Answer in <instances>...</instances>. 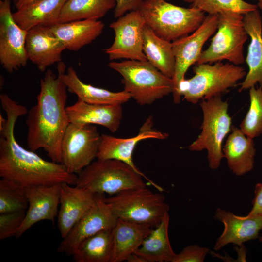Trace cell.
<instances>
[{
	"mask_svg": "<svg viewBox=\"0 0 262 262\" xmlns=\"http://www.w3.org/2000/svg\"><path fill=\"white\" fill-rule=\"evenodd\" d=\"M0 100L7 116L5 123L0 127V177L24 188L63 183L75 185L77 174L68 172L61 163L47 161L26 149L16 140V122L28 114L27 108L6 94L0 95Z\"/></svg>",
	"mask_w": 262,
	"mask_h": 262,
	"instance_id": "6da1fadb",
	"label": "cell"
},
{
	"mask_svg": "<svg viewBox=\"0 0 262 262\" xmlns=\"http://www.w3.org/2000/svg\"><path fill=\"white\" fill-rule=\"evenodd\" d=\"M37 102L28 112L27 145L35 151L42 148L53 162H61V144L70 123L66 113L67 88L49 69L40 81Z\"/></svg>",
	"mask_w": 262,
	"mask_h": 262,
	"instance_id": "7a4b0ae2",
	"label": "cell"
},
{
	"mask_svg": "<svg viewBox=\"0 0 262 262\" xmlns=\"http://www.w3.org/2000/svg\"><path fill=\"white\" fill-rule=\"evenodd\" d=\"M139 10L145 25L170 42L194 32L206 16L204 12L196 8L180 7L165 0H145Z\"/></svg>",
	"mask_w": 262,
	"mask_h": 262,
	"instance_id": "3957f363",
	"label": "cell"
},
{
	"mask_svg": "<svg viewBox=\"0 0 262 262\" xmlns=\"http://www.w3.org/2000/svg\"><path fill=\"white\" fill-rule=\"evenodd\" d=\"M108 66L121 75L124 90L139 105L151 104L173 92L172 78L147 61H113Z\"/></svg>",
	"mask_w": 262,
	"mask_h": 262,
	"instance_id": "277c9868",
	"label": "cell"
},
{
	"mask_svg": "<svg viewBox=\"0 0 262 262\" xmlns=\"http://www.w3.org/2000/svg\"><path fill=\"white\" fill-rule=\"evenodd\" d=\"M196 64L193 69L194 75L185 79L180 87L181 96L193 104L221 95L246 74L243 67L232 63Z\"/></svg>",
	"mask_w": 262,
	"mask_h": 262,
	"instance_id": "5b68a950",
	"label": "cell"
},
{
	"mask_svg": "<svg viewBox=\"0 0 262 262\" xmlns=\"http://www.w3.org/2000/svg\"><path fill=\"white\" fill-rule=\"evenodd\" d=\"M143 178L122 161L97 159L78 174L75 185L94 194L115 195L128 189L147 186Z\"/></svg>",
	"mask_w": 262,
	"mask_h": 262,
	"instance_id": "8992f818",
	"label": "cell"
},
{
	"mask_svg": "<svg viewBox=\"0 0 262 262\" xmlns=\"http://www.w3.org/2000/svg\"><path fill=\"white\" fill-rule=\"evenodd\" d=\"M105 200L118 219L152 228L156 227L169 210L164 196L147 186L122 191L105 197Z\"/></svg>",
	"mask_w": 262,
	"mask_h": 262,
	"instance_id": "52a82bcc",
	"label": "cell"
},
{
	"mask_svg": "<svg viewBox=\"0 0 262 262\" xmlns=\"http://www.w3.org/2000/svg\"><path fill=\"white\" fill-rule=\"evenodd\" d=\"M203 114L201 132L189 147L191 151L207 150L209 166L217 169L224 157L222 145L224 139L231 130V118L228 113V104L221 95L200 103Z\"/></svg>",
	"mask_w": 262,
	"mask_h": 262,
	"instance_id": "ba28073f",
	"label": "cell"
},
{
	"mask_svg": "<svg viewBox=\"0 0 262 262\" xmlns=\"http://www.w3.org/2000/svg\"><path fill=\"white\" fill-rule=\"evenodd\" d=\"M218 15L217 32L208 48L202 51L196 64L216 63L227 60L239 65L244 63V45L248 37L244 15L234 12Z\"/></svg>",
	"mask_w": 262,
	"mask_h": 262,
	"instance_id": "9c48e42d",
	"label": "cell"
},
{
	"mask_svg": "<svg viewBox=\"0 0 262 262\" xmlns=\"http://www.w3.org/2000/svg\"><path fill=\"white\" fill-rule=\"evenodd\" d=\"M101 135L91 124L70 123L61 144V162L68 172L78 174L97 158Z\"/></svg>",
	"mask_w": 262,
	"mask_h": 262,
	"instance_id": "30bf717a",
	"label": "cell"
},
{
	"mask_svg": "<svg viewBox=\"0 0 262 262\" xmlns=\"http://www.w3.org/2000/svg\"><path fill=\"white\" fill-rule=\"evenodd\" d=\"M218 15L208 14L201 25L187 36L172 42L175 58V69L172 77L173 101L175 104L180 102V87L185 80L188 69L196 64L207 40L217 30Z\"/></svg>",
	"mask_w": 262,
	"mask_h": 262,
	"instance_id": "8fae6325",
	"label": "cell"
},
{
	"mask_svg": "<svg viewBox=\"0 0 262 262\" xmlns=\"http://www.w3.org/2000/svg\"><path fill=\"white\" fill-rule=\"evenodd\" d=\"M145 23L139 9L129 12L110 24L115 33L112 45L104 50L110 60L124 59L147 61L143 51Z\"/></svg>",
	"mask_w": 262,
	"mask_h": 262,
	"instance_id": "7c38bea8",
	"label": "cell"
},
{
	"mask_svg": "<svg viewBox=\"0 0 262 262\" xmlns=\"http://www.w3.org/2000/svg\"><path fill=\"white\" fill-rule=\"evenodd\" d=\"M28 31L14 19L10 0L0 1V63L9 73L26 66L25 43Z\"/></svg>",
	"mask_w": 262,
	"mask_h": 262,
	"instance_id": "4fadbf2b",
	"label": "cell"
},
{
	"mask_svg": "<svg viewBox=\"0 0 262 262\" xmlns=\"http://www.w3.org/2000/svg\"><path fill=\"white\" fill-rule=\"evenodd\" d=\"M117 219L104 194H97L92 207L63 238L58 253L72 256L84 240L102 230L113 229Z\"/></svg>",
	"mask_w": 262,
	"mask_h": 262,
	"instance_id": "5bb4252c",
	"label": "cell"
},
{
	"mask_svg": "<svg viewBox=\"0 0 262 262\" xmlns=\"http://www.w3.org/2000/svg\"><path fill=\"white\" fill-rule=\"evenodd\" d=\"M152 116L148 117L137 135L129 138H120L107 134H101L97 159H115L122 161L131 166L142 175L148 182L160 192L164 190L143 173L135 165L132 154L136 145L141 140L147 139H165L168 134L153 128Z\"/></svg>",
	"mask_w": 262,
	"mask_h": 262,
	"instance_id": "9a60e30c",
	"label": "cell"
},
{
	"mask_svg": "<svg viewBox=\"0 0 262 262\" xmlns=\"http://www.w3.org/2000/svg\"><path fill=\"white\" fill-rule=\"evenodd\" d=\"M61 184L39 185L25 188L28 207L15 237H20L37 222L43 220L54 222L58 214Z\"/></svg>",
	"mask_w": 262,
	"mask_h": 262,
	"instance_id": "2e32d148",
	"label": "cell"
},
{
	"mask_svg": "<svg viewBox=\"0 0 262 262\" xmlns=\"http://www.w3.org/2000/svg\"><path fill=\"white\" fill-rule=\"evenodd\" d=\"M25 47L29 60L42 72L51 65L61 62L62 53L66 49L50 27L44 26L28 31Z\"/></svg>",
	"mask_w": 262,
	"mask_h": 262,
	"instance_id": "e0dca14e",
	"label": "cell"
},
{
	"mask_svg": "<svg viewBox=\"0 0 262 262\" xmlns=\"http://www.w3.org/2000/svg\"><path fill=\"white\" fill-rule=\"evenodd\" d=\"M97 194L66 183L61 184L58 227L62 238L94 205Z\"/></svg>",
	"mask_w": 262,
	"mask_h": 262,
	"instance_id": "ac0fdd59",
	"label": "cell"
},
{
	"mask_svg": "<svg viewBox=\"0 0 262 262\" xmlns=\"http://www.w3.org/2000/svg\"><path fill=\"white\" fill-rule=\"evenodd\" d=\"M214 218L224 227L217 239L214 249L218 250L229 244L241 246L246 241L259 238L262 229V216H239L221 208L216 210Z\"/></svg>",
	"mask_w": 262,
	"mask_h": 262,
	"instance_id": "d6986e66",
	"label": "cell"
},
{
	"mask_svg": "<svg viewBox=\"0 0 262 262\" xmlns=\"http://www.w3.org/2000/svg\"><path fill=\"white\" fill-rule=\"evenodd\" d=\"M65 66L58 63V75L71 93L76 95L78 99L86 103L94 104L116 105L127 102L130 95L123 90L112 92L85 83L79 78L75 69L69 67L65 72Z\"/></svg>",
	"mask_w": 262,
	"mask_h": 262,
	"instance_id": "ffe728a7",
	"label": "cell"
},
{
	"mask_svg": "<svg viewBox=\"0 0 262 262\" xmlns=\"http://www.w3.org/2000/svg\"><path fill=\"white\" fill-rule=\"evenodd\" d=\"M70 123L78 124H97L115 132L119 128L122 118V105L94 104L79 99L66 107Z\"/></svg>",
	"mask_w": 262,
	"mask_h": 262,
	"instance_id": "44dd1931",
	"label": "cell"
},
{
	"mask_svg": "<svg viewBox=\"0 0 262 262\" xmlns=\"http://www.w3.org/2000/svg\"><path fill=\"white\" fill-rule=\"evenodd\" d=\"M243 23L251 41L246 58L248 72L241 83L240 92L257 83L262 88V24L259 11L256 9L244 15Z\"/></svg>",
	"mask_w": 262,
	"mask_h": 262,
	"instance_id": "7402d4cb",
	"label": "cell"
},
{
	"mask_svg": "<svg viewBox=\"0 0 262 262\" xmlns=\"http://www.w3.org/2000/svg\"><path fill=\"white\" fill-rule=\"evenodd\" d=\"M152 229L150 226L118 219L112 229L113 251L111 262L126 261L135 253Z\"/></svg>",
	"mask_w": 262,
	"mask_h": 262,
	"instance_id": "603a6c76",
	"label": "cell"
},
{
	"mask_svg": "<svg viewBox=\"0 0 262 262\" xmlns=\"http://www.w3.org/2000/svg\"><path fill=\"white\" fill-rule=\"evenodd\" d=\"M222 149L228 167L236 176L251 171L254 167L256 149L253 139L247 136L240 128H231Z\"/></svg>",
	"mask_w": 262,
	"mask_h": 262,
	"instance_id": "cb8c5ba5",
	"label": "cell"
},
{
	"mask_svg": "<svg viewBox=\"0 0 262 262\" xmlns=\"http://www.w3.org/2000/svg\"><path fill=\"white\" fill-rule=\"evenodd\" d=\"M67 0H34L13 13L14 20L28 31L39 26H53L59 23L63 7Z\"/></svg>",
	"mask_w": 262,
	"mask_h": 262,
	"instance_id": "d4e9b609",
	"label": "cell"
},
{
	"mask_svg": "<svg viewBox=\"0 0 262 262\" xmlns=\"http://www.w3.org/2000/svg\"><path fill=\"white\" fill-rule=\"evenodd\" d=\"M104 27L102 22L95 19L59 23L50 27L66 49L74 51L95 40L101 33Z\"/></svg>",
	"mask_w": 262,
	"mask_h": 262,
	"instance_id": "484cf974",
	"label": "cell"
},
{
	"mask_svg": "<svg viewBox=\"0 0 262 262\" xmlns=\"http://www.w3.org/2000/svg\"><path fill=\"white\" fill-rule=\"evenodd\" d=\"M169 221L170 217L167 213L161 222L152 229L135 252L146 262H172L176 253L171 247L169 238Z\"/></svg>",
	"mask_w": 262,
	"mask_h": 262,
	"instance_id": "4316f807",
	"label": "cell"
},
{
	"mask_svg": "<svg viewBox=\"0 0 262 262\" xmlns=\"http://www.w3.org/2000/svg\"><path fill=\"white\" fill-rule=\"evenodd\" d=\"M143 51L147 61L162 73L172 78L175 58L172 42L158 36L146 25L143 30Z\"/></svg>",
	"mask_w": 262,
	"mask_h": 262,
	"instance_id": "83f0119b",
	"label": "cell"
},
{
	"mask_svg": "<svg viewBox=\"0 0 262 262\" xmlns=\"http://www.w3.org/2000/svg\"><path fill=\"white\" fill-rule=\"evenodd\" d=\"M112 229L102 230L84 240L72 256L76 262H111Z\"/></svg>",
	"mask_w": 262,
	"mask_h": 262,
	"instance_id": "f1b7e54d",
	"label": "cell"
},
{
	"mask_svg": "<svg viewBox=\"0 0 262 262\" xmlns=\"http://www.w3.org/2000/svg\"><path fill=\"white\" fill-rule=\"evenodd\" d=\"M115 5V0H67L62 10L59 23L98 20Z\"/></svg>",
	"mask_w": 262,
	"mask_h": 262,
	"instance_id": "f546056e",
	"label": "cell"
},
{
	"mask_svg": "<svg viewBox=\"0 0 262 262\" xmlns=\"http://www.w3.org/2000/svg\"><path fill=\"white\" fill-rule=\"evenodd\" d=\"M28 207L25 188L2 178L0 180V213L26 211Z\"/></svg>",
	"mask_w": 262,
	"mask_h": 262,
	"instance_id": "4dcf8cb0",
	"label": "cell"
},
{
	"mask_svg": "<svg viewBox=\"0 0 262 262\" xmlns=\"http://www.w3.org/2000/svg\"><path fill=\"white\" fill-rule=\"evenodd\" d=\"M250 106L240 125V130L254 139L262 133V88L249 89Z\"/></svg>",
	"mask_w": 262,
	"mask_h": 262,
	"instance_id": "1f68e13d",
	"label": "cell"
},
{
	"mask_svg": "<svg viewBox=\"0 0 262 262\" xmlns=\"http://www.w3.org/2000/svg\"><path fill=\"white\" fill-rule=\"evenodd\" d=\"M191 7L208 14L234 12L243 15L257 9L258 7L257 5L243 0H194Z\"/></svg>",
	"mask_w": 262,
	"mask_h": 262,
	"instance_id": "d6a6232c",
	"label": "cell"
},
{
	"mask_svg": "<svg viewBox=\"0 0 262 262\" xmlns=\"http://www.w3.org/2000/svg\"><path fill=\"white\" fill-rule=\"evenodd\" d=\"M26 211L0 213V240L16 236L24 219Z\"/></svg>",
	"mask_w": 262,
	"mask_h": 262,
	"instance_id": "836d02e7",
	"label": "cell"
},
{
	"mask_svg": "<svg viewBox=\"0 0 262 262\" xmlns=\"http://www.w3.org/2000/svg\"><path fill=\"white\" fill-rule=\"evenodd\" d=\"M209 251V248L196 244L190 245L176 254L172 262H203Z\"/></svg>",
	"mask_w": 262,
	"mask_h": 262,
	"instance_id": "e575fe53",
	"label": "cell"
},
{
	"mask_svg": "<svg viewBox=\"0 0 262 262\" xmlns=\"http://www.w3.org/2000/svg\"><path fill=\"white\" fill-rule=\"evenodd\" d=\"M116 5L114 8L115 17L118 18L125 14L139 9L145 0H115Z\"/></svg>",
	"mask_w": 262,
	"mask_h": 262,
	"instance_id": "d590c367",
	"label": "cell"
},
{
	"mask_svg": "<svg viewBox=\"0 0 262 262\" xmlns=\"http://www.w3.org/2000/svg\"><path fill=\"white\" fill-rule=\"evenodd\" d=\"M252 204V208L247 215L262 216V183L255 185V196Z\"/></svg>",
	"mask_w": 262,
	"mask_h": 262,
	"instance_id": "8d00e7d4",
	"label": "cell"
},
{
	"mask_svg": "<svg viewBox=\"0 0 262 262\" xmlns=\"http://www.w3.org/2000/svg\"><path fill=\"white\" fill-rule=\"evenodd\" d=\"M126 261L128 262H146L143 257L135 253L130 255Z\"/></svg>",
	"mask_w": 262,
	"mask_h": 262,
	"instance_id": "74e56055",
	"label": "cell"
},
{
	"mask_svg": "<svg viewBox=\"0 0 262 262\" xmlns=\"http://www.w3.org/2000/svg\"><path fill=\"white\" fill-rule=\"evenodd\" d=\"M33 0H18L15 4L16 8V9H18Z\"/></svg>",
	"mask_w": 262,
	"mask_h": 262,
	"instance_id": "f35d334b",
	"label": "cell"
},
{
	"mask_svg": "<svg viewBox=\"0 0 262 262\" xmlns=\"http://www.w3.org/2000/svg\"><path fill=\"white\" fill-rule=\"evenodd\" d=\"M258 1L257 6L262 10V0H256Z\"/></svg>",
	"mask_w": 262,
	"mask_h": 262,
	"instance_id": "ab89813d",
	"label": "cell"
},
{
	"mask_svg": "<svg viewBox=\"0 0 262 262\" xmlns=\"http://www.w3.org/2000/svg\"><path fill=\"white\" fill-rule=\"evenodd\" d=\"M185 2L192 3L194 0H183Z\"/></svg>",
	"mask_w": 262,
	"mask_h": 262,
	"instance_id": "60d3db41",
	"label": "cell"
},
{
	"mask_svg": "<svg viewBox=\"0 0 262 262\" xmlns=\"http://www.w3.org/2000/svg\"><path fill=\"white\" fill-rule=\"evenodd\" d=\"M259 241L262 243V236L259 237Z\"/></svg>",
	"mask_w": 262,
	"mask_h": 262,
	"instance_id": "b9f144b4",
	"label": "cell"
},
{
	"mask_svg": "<svg viewBox=\"0 0 262 262\" xmlns=\"http://www.w3.org/2000/svg\"><path fill=\"white\" fill-rule=\"evenodd\" d=\"M15 4L16 3L18 0H12Z\"/></svg>",
	"mask_w": 262,
	"mask_h": 262,
	"instance_id": "7bdbcfd3",
	"label": "cell"
}]
</instances>
